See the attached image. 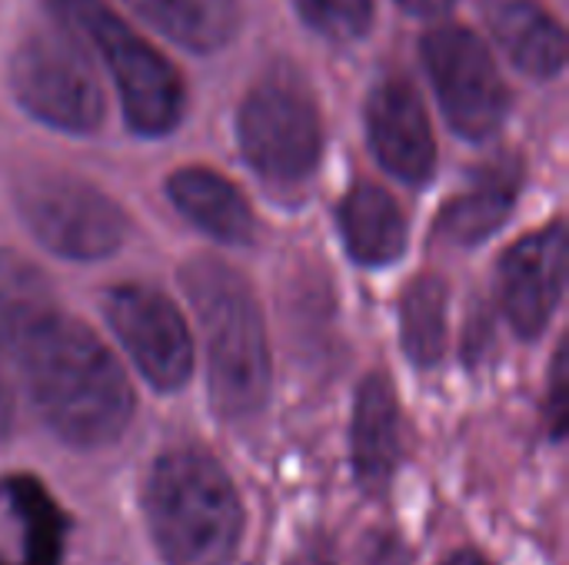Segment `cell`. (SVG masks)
<instances>
[{"mask_svg": "<svg viewBox=\"0 0 569 565\" xmlns=\"http://www.w3.org/2000/svg\"><path fill=\"white\" fill-rule=\"evenodd\" d=\"M0 353L20 370L33 410L63 443L97 450L123 436L133 416L130 383L80 320L50 306L20 326Z\"/></svg>", "mask_w": 569, "mask_h": 565, "instance_id": "obj_1", "label": "cell"}, {"mask_svg": "<svg viewBox=\"0 0 569 565\" xmlns=\"http://www.w3.org/2000/svg\"><path fill=\"white\" fill-rule=\"evenodd\" d=\"M183 290L207 340L210 400L227 420H250L270 400L273 366L260 303L250 283L213 256L183 266Z\"/></svg>", "mask_w": 569, "mask_h": 565, "instance_id": "obj_2", "label": "cell"}, {"mask_svg": "<svg viewBox=\"0 0 569 565\" xmlns=\"http://www.w3.org/2000/svg\"><path fill=\"white\" fill-rule=\"evenodd\" d=\"M143 509L167 565H227L243 536V506L230 476L197 450L157 460Z\"/></svg>", "mask_w": 569, "mask_h": 565, "instance_id": "obj_3", "label": "cell"}, {"mask_svg": "<svg viewBox=\"0 0 569 565\" xmlns=\"http://www.w3.org/2000/svg\"><path fill=\"white\" fill-rule=\"evenodd\" d=\"M50 10L60 27L77 40H87L107 63L133 133L163 137L177 130L187 90L177 67L153 43H147L107 0H50Z\"/></svg>", "mask_w": 569, "mask_h": 565, "instance_id": "obj_4", "label": "cell"}, {"mask_svg": "<svg viewBox=\"0 0 569 565\" xmlns=\"http://www.w3.org/2000/svg\"><path fill=\"white\" fill-rule=\"evenodd\" d=\"M237 137L247 163L270 183H303L323 150V123L310 87L287 67L260 77L240 103Z\"/></svg>", "mask_w": 569, "mask_h": 565, "instance_id": "obj_5", "label": "cell"}, {"mask_svg": "<svg viewBox=\"0 0 569 565\" xmlns=\"http://www.w3.org/2000/svg\"><path fill=\"white\" fill-rule=\"evenodd\" d=\"M10 90L40 123L63 133H93L107 103L93 60L67 27H40L10 57Z\"/></svg>", "mask_w": 569, "mask_h": 565, "instance_id": "obj_6", "label": "cell"}, {"mask_svg": "<svg viewBox=\"0 0 569 565\" xmlns=\"http://www.w3.org/2000/svg\"><path fill=\"white\" fill-rule=\"evenodd\" d=\"M17 210L27 230L57 256H110L127 233L123 210L93 183L70 173H37L17 190Z\"/></svg>", "mask_w": 569, "mask_h": 565, "instance_id": "obj_7", "label": "cell"}, {"mask_svg": "<svg viewBox=\"0 0 569 565\" xmlns=\"http://www.w3.org/2000/svg\"><path fill=\"white\" fill-rule=\"evenodd\" d=\"M420 50L447 123L467 140H490L510 113V90L490 47L460 23H440Z\"/></svg>", "mask_w": 569, "mask_h": 565, "instance_id": "obj_8", "label": "cell"}, {"mask_svg": "<svg viewBox=\"0 0 569 565\" xmlns=\"http://www.w3.org/2000/svg\"><path fill=\"white\" fill-rule=\"evenodd\" d=\"M107 323L157 390H180L193 370V340L180 310L153 286H117L103 303Z\"/></svg>", "mask_w": 569, "mask_h": 565, "instance_id": "obj_9", "label": "cell"}, {"mask_svg": "<svg viewBox=\"0 0 569 565\" xmlns=\"http://www.w3.org/2000/svg\"><path fill=\"white\" fill-rule=\"evenodd\" d=\"M567 283V226L563 220L523 236L503 253L500 263V296L510 326L533 340L547 330L553 310L560 306Z\"/></svg>", "mask_w": 569, "mask_h": 565, "instance_id": "obj_10", "label": "cell"}, {"mask_svg": "<svg viewBox=\"0 0 569 565\" xmlns=\"http://www.w3.org/2000/svg\"><path fill=\"white\" fill-rule=\"evenodd\" d=\"M367 137L380 167L397 180L420 186L433 176L437 140L413 83L387 77L373 87L367 100Z\"/></svg>", "mask_w": 569, "mask_h": 565, "instance_id": "obj_11", "label": "cell"}, {"mask_svg": "<svg viewBox=\"0 0 569 565\" xmlns=\"http://www.w3.org/2000/svg\"><path fill=\"white\" fill-rule=\"evenodd\" d=\"M520 186H523L520 157H500L480 167L470 186L443 206L437 220L440 240L457 246H477L480 240H487L507 223V216L520 200Z\"/></svg>", "mask_w": 569, "mask_h": 565, "instance_id": "obj_12", "label": "cell"}, {"mask_svg": "<svg viewBox=\"0 0 569 565\" xmlns=\"http://www.w3.org/2000/svg\"><path fill=\"white\" fill-rule=\"evenodd\" d=\"M403 460V430L393 383L370 373L357 390L353 406V470L367 490H383Z\"/></svg>", "mask_w": 569, "mask_h": 565, "instance_id": "obj_13", "label": "cell"}, {"mask_svg": "<svg viewBox=\"0 0 569 565\" xmlns=\"http://www.w3.org/2000/svg\"><path fill=\"white\" fill-rule=\"evenodd\" d=\"M487 23L503 53L537 80L560 77L567 63V33L537 0H487Z\"/></svg>", "mask_w": 569, "mask_h": 565, "instance_id": "obj_14", "label": "cell"}, {"mask_svg": "<svg viewBox=\"0 0 569 565\" xmlns=\"http://www.w3.org/2000/svg\"><path fill=\"white\" fill-rule=\"evenodd\" d=\"M167 196L193 226H200L207 236L220 243L247 246L257 233V220L243 193L213 170H203V167L177 170L167 180Z\"/></svg>", "mask_w": 569, "mask_h": 565, "instance_id": "obj_15", "label": "cell"}, {"mask_svg": "<svg viewBox=\"0 0 569 565\" xmlns=\"http://www.w3.org/2000/svg\"><path fill=\"white\" fill-rule=\"evenodd\" d=\"M337 216L350 256L363 266H387L407 246V220L397 200L373 183H357Z\"/></svg>", "mask_w": 569, "mask_h": 565, "instance_id": "obj_16", "label": "cell"}, {"mask_svg": "<svg viewBox=\"0 0 569 565\" xmlns=\"http://www.w3.org/2000/svg\"><path fill=\"white\" fill-rule=\"evenodd\" d=\"M150 27L193 53L223 50L240 30V0H127Z\"/></svg>", "mask_w": 569, "mask_h": 565, "instance_id": "obj_17", "label": "cell"}, {"mask_svg": "<svg viewBox=\"0 0 569 565\" xmlns=\"http://www.w3.org/2000/svg\"><path fill=\"white\" fill-rule=\"evenodd\" d=\"M0 496L13 509L20 533H23L20 556L13 565H63L67 513L53 503L43 483L33 476H7L0 480Z\"/></svg>", "mask_w": 569, "mask_h": 565, "instance_id": "obj_18", "label": "cell"}, {"mask_svg": "<svg viewBox=\"0 0 569 565\" xmlns=\"http://www.w3.org/2000/svg\"><path fill=\"white\" fill-rule=\"evenodd\" d=\"M400 340L407 360L437 366L447 346V283L433 273L417 276L400 300Z\"/></svg>", "mask_w": 569, "mask_h": 565, "instance_id": "obj_19", "label": "cell"}, {"mask_svg": "<svg viewBox=\"0 0 569 565\" xmlns=\"http://www.w3.org/2000/svg\"><path fill=\"white\" fill-rule=\"evenodd\" d=\"M50 306H57L50 280L23 256L0 253V346Z\"/></svg>", "mask_w": 569, "mask_h": 565, "instance_id": "obj_20", "label": "cell"}, {"mask_svg": "<svg viewBox=\"0 0 569 565\" xmlns=\"http://www.w3.org/2000/svg\"><path fill=\"white\" fill-rule=\"evenodd\" d=\"M300 20L327 40H360L373 23V0H293Z\"/></svg>", "mask_w": 569, "mask_h": 565, "instance_id": "obj_21", "label": "cell"}, {"mask_svg": "<svg viewBox=\"0 0 569 565\" xmlns=\"http://www.w3.org/2000/svg\"><path fill=\"white\" fill-rule=\"evenodd\" d=\"M567 346L557 350L553 356V373H550V403H547V416H550V433L560 440L567 433Z\"/></svg>", "mask_w": 569, "mask_h": 565, "instance_id": "obj_22", "label": "cell"}, {"mask_svg": "<svg viewBox=\"0 0 569 565\" xmlns=\"http://www.w3.org/2000/svg\"><path fill=\"white\" fill-rule=\"evenodd\" d=\"M287 565H337V559H333V553L323 543H310V546H303Z\"/></svg>", "mask_w": 569, "mask_h": 565, "instance_id": "obj_23", "label": "cell"}, {"mask_svg": "<svg viewBox=\"0 0 569 565\" xmlns=\"http://www.w3.org/2000/svg\"><path fill=\"white\" fill-rule=\"evenodd\" d=\"M403 10H410V13H417V17H440V13H447L457 0H397Z\"/></svg>", "mask_w": 569, "mask_h": 565, "instance_id": "obj_24", "label": "cell"}, {"mask_svg": "<svg viewBox=\"0 0 569 565\" xmlns=\"http://www.w3.org/2000/svg\"><path fill=\"white\" fill-rule=\"evenodd\" d=\"M10 420H13V400H10L7 386L0 383V436H7V430H10Z\"/></svg>", "mask_w": 569, "mask_h": 565, "instance_id": "obj_25", "label": "cell"}, {"mask_svg": "<svg viewBox=\"0 0 569 565\" xmlns=\"http://www.w3.org/2000/svg\"><path fill=\"white\" fill-rule=\"evenodd\" d=\"M447 565H490V563H487L480 553H457V556H453Z\"/></svg>", "mask_w": 569, "mask_h": 565, "instance_id": "obj_26", "label": "cell"}]
</instances>
